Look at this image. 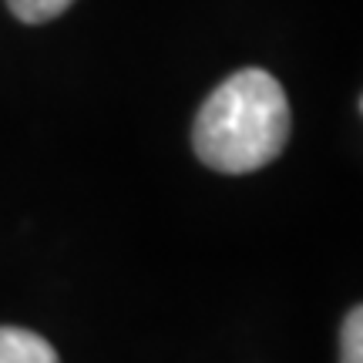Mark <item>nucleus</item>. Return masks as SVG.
Segmentation results:
<instances>
[{
    "label": "nucleus",
    "mask_w": 363,
    "mask_h": 363,
    "mask_svg": "<svg viewBox=\"0 0 363 363\" xmlns=\"http://www.w3.org/2000/svg\"><path fill=\"white\" fill-rule=\"evenodd\" d=\"M289 142V101L262 67H242L208 94L195 115L192 145L202 165L246 175L283 155Z\"/></svg>",
    "instance_id": "1"
},
{
    "label": "nucleus",
    "mask_w": 363,
    "mask_h": 363,
    "mask_svg": "<svg viewBox=\"0 0 363 363\" xmlns=\"http://www.w3.org/2000/svg\"><path fill=\"white\" fill-rule=\"evenodd\" d=\"M0 363H61L48 340L24 326H0Z\"/></svg>",
    "instance_id": "2"
},
{
    "label": "nucleus",
    "mask_w": 363,
    "mask_h": 363,
    "mask_svg": "<svg viewBox=\"0 0 363 363\" xmlns=\"http://www.w3.org/2000/svg\"><path fill=\"white\" fill-rule=\"evenodd\" d=\"M74 0H7V7L24 24H48L71 7Z\"/></svg>",
    "instance_id": "3"
},
{
    "label": "nucleus",
    "mask_w": 363,
    "mask_h": 363,
    "mask_svg": "<svg viewBox=\"0 0 363 363\" xmlns=\"http://www.w3.org/2000/svg\"><path fill=\"white\" fill-rule=\"evenodd\" d=\"M340 363H363V306H353L340 330Z\"/></svg>",
    "instance_id": "4"
}]
</instances>
